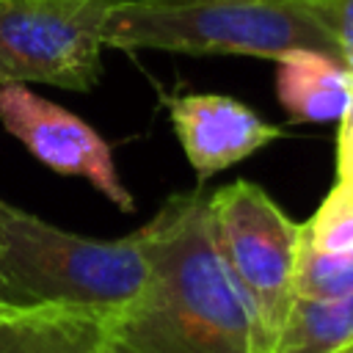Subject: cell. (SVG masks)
Returning <instances> with one entry per match:
<instances>
[{
    "label": "cell",
    "instance_id": "5",
    "mask_svg": "<svg viewBox=\"0 0 353 353\" xmlns=\"http://www.w3.org/2000/svg\"><path fill=\"white\" fill-rule=\"evenodd\" d=\"M210 221L218 248L251 298L273 347L276 331L295 298L301 223H295L265 188L245 179L210 193Z\"/></svg>",
    "mask_w": 353,
    "mask_h": 353
},
{
    "label": "cell",
    "instance_id": "15",
    "mask_svg": "<svg viewBox=\"0 0 353 353\" xmlns=\"http://www.w3.org/2000/svg\"><path fill=\"white\" fill-rule=\"evenodd\" d=\"M339 130H347V132H353V102H350L347 113L339 119Z\"/></svg>",
    "mask_w": 353,
    "mask_h": 353
},
{
    "label": "cell",
    "instance_id": "9",
    "mask_svg": "<svg viewBox=\"0 0 353 353\" xmlns=\"http://www.w3.org/2000/svg\"><path fill=\"white\" fill-rule=\"evenodd\" d=\"M110 314L85 309H6L0 312V353H99Z\"/></svg>",
    "mask_w": 353,
    "mask_h": 353
},
{
    "label": "cell",
    "instance_id": "16",
    "mask_svg": "<svg viewBox=\"0 0 353 353\" xmlns=\"http://www.w3.org/2000/svg\"><path fill=\"white\" fill-rule=\"evenodd\" d=\"M339 353H353V339H350V342H347V345H345Z\"/></svg>",
    "mask_w": 353,
    "mask_h": 353
},
{
    "label": "cell",
    "instance_id": "2",
    "mask_svg": "<svg viewBox=\"0 0 353 353\" xmlns=\"http://www.w3.org/2000/svg\"><path fill=\"white\" fill-rule=\"evenodd\" d=\"M138 232L121 240L58 229L0 199V306L85 309L113 314L146 281Z\"/></svg>",
    "mask_w": 353,
    "mask_h": 353
},
{
    "label": "cell",
    "instance_id": "17",
    "mask_svg": "<svg viewBox=\"0 0 353 353\" xmlns=\"http://www.w3.org/2000/svg\"><path fill=\"white\" fill-rule=\"evenodd\" d=\"M292 3H314V0H292Z\"/></svg>",
    "mask_w": 353,
    "mask_h": 353
},
{
    "label": "cell",
    "instance_id": "3",
    "mask_svg": "<svg viewBox=\"0 0 353 353\" xmlns=\"http://www.w3.org/2000/svg\"><path fill=\"white\" fill-rule=\"evenodd\" d=\"M102 41L121 50L270 61L301 47L336 55V44L312 6L292 0H113Z\"/></svg>",
    "mask_w": 353,
    "mask_h": 353
},
{
    "label": "cell",
    "instance_id": "11",
    "mask_svg": "<svg viewBox=\"0 0 353 353\" xmlns=\"http://www.w3.org/2000/svg\"><path fill=\"white\" fill-rule=\"evenodd\" d=\"M301 245L320 254L353 251V196L334 185L314 215L301 223Z\"/></svg>",
    "mask_w": 353,
    "mask_h": 353
},
{
    "label": "cell",
    "instance_id": "6",
    "mask_svg": "<svg viewBox=\"0 0 353 353\" xmlns=\"http://www.w3.org/2000/svg\"><path fill=\"white\" fill-rule=\"evenodd\" d=\"M3 127L47 168L80 176L121 212H132V193L124 188L108 141L66 108L33 94L22 83L0 85Z\"/></svg>",
    "mask_w": 353,
    "mask_h": 353
},
{
    "label": "cell",
    "instance_id": "1",
    "mask_svg": "<svg viewBox=\"0 0 353 353\" xmlns=\"http://www.w3.org/2000/svg\"><path fill=\"white\" fill-rule=\"evenodd\" d=\"M138 237L146 281L105 320L99 353H270L259 314L218 248L210 193L174 196Z\"/></svg>",
    "mask_w": 353,
    "mask_h": 353
},
{
    "label": "cell",
    "instance_id": "14",
    "mask_svg": "<svg viewBox=\"0 0 353 353\" xmlns=\"http://www.w3.org/2000/svg\"><path fill=\"white\" fill-rule=\"evenodd\" d=\"M336 185L353 196V132L347 130L336 135Z\"/></svg>",
    "mask_w": 353,
    "mask_h": 353
},
{
    "label": "cell",
    "instance_id": "13",
    "mask_svg": "<svg viewBox=\"0 0 353 353\" xmlns=\"http://www.w3.org/2000/svg\"><path fill=\"white\" fill-rule=\"evenodd\" d=\"M320 17L336 44V58L353 72V0H314L306 3Z\"/></svg>",
    "mask_w": 353,
    "mask_h": 353
},
{
    "label": "cell",
    "instance_id": "7",
    "mask_svg": "<svg viewBox=\"0 0 353 353\" xmlns=\"http://www.w3.org/2000/svg\"><path fill=\"white\" fill-rule=\"evenodd\" d=\"M168 113L179 146L201 182L281 138L279 127L223 94L171 97Z\"/></svg>",
    "mask_w": 353,
    "mask_h": 353
},
{
    "label": "cell",
    "instance_id": "12",
    "mask_svg": "<svg viewBox=\"0 0 353 353\" xmlns=\"http://www.w3.org/2000/svg\"><path fill=\"white\" fill-rule=\"evenodd\" d=\"M292 292L301 298H347V295H353V251L320 254V251L301 245Z\"/></svg>",
    "mask_w": 353,
    "mask_h": 353
},
{
    "label": "cell",
    "instance_id": "18",
    "mask_svg": "<svg viewBox=\"0 0 353 353\" xmlns=\"http://www.w3.org/2000/svg\"><path fill=\"white\" fill-rule=\"evenodd\" d=\"M0 312H6V306H0Z\"/></svg>",
    "mask_w": 353,
    "mask_h": 353
},
{
    "label": "cell",
    "instance_id": "8",
    "mask_svg": "<svg viewBox=\"0 0 353 353\" xmlns=\"http://www.w3.org/2000/svg\"><path fill=\"white\" fill-rule=\"evenodd\" d=\"M276 72V94L290 121H339L353 102V72L323 50L284 52Z\"/></svg>",
    "mask_w": 353,
    "mask_h": 353
},
{
    "label": "cell",
    "instance_id": "4",
    "mask_svg": "<svg viewBox=\"0 0 353 353\" xmlns=\"http://www.w3.org/2000/svg\"><path fill=\"white\" fill-rule=\"evenodd\" d=\"M113 0H0V85L91 91L102 74V25Z\"/></svg>",
    "mask_w": 353,
    "mask_h": 353
},
{
    "label": "cell",
    "instance_id": "10",
    "mask_svg": "<svg viewBox=\"0 0 353 353\" xmlns=\"http://www.w3.org/2000/svg\"><path fill=\"white\" fill-rule=\"evenodd\" d=\"M353 339V295H295L276 331L270 353H339Z\"/></svg>",
    "mask_w": 353,
    "mask_h": 353
}]
</instances>
